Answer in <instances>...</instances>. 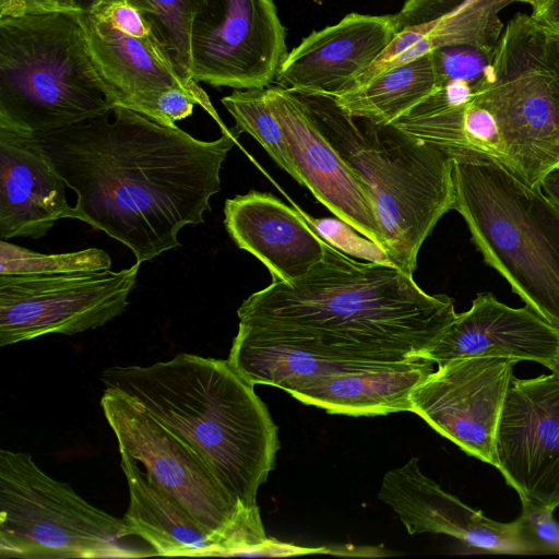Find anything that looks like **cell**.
Returning a JSON list of instances; mask_svg holds the SVG:
<instances>
[{"instance_id": "obj_3", "label": "cell", "mask_w": 559, "mask_h": 559, "mask_svg": "<svg viewBox=\"0 0 559 559\" xmlns=\"http://www.w3.org/2000/svg\"><path fill=\"white\" fill-rule=\"evenodd\" d=\"M102 380L186 440L246 509H259L278 429L254 385L228 360L179 354L145 367H110Z\"/></svg>"}, {"instance_id": "obj_5", "label": "cell", "mask_w": 559, "mask_h": 559, "mask_svg": "<svg viewBox=\"0 0 559 559\" xmlns=\"http://www.w3.org/2000/svg\"><path fill=\"white\" fill-rule=\"evenodd\" d=\"M454 210L487 265L532 310L559 329V210L500 163L454 159Z\"/></svg>"}, {"instance_id": "obj_6", "label": "cell", "mask_w": 559, "mask_h": 559, "mask_svg": "<svg viewBox=\"0 0 559 559\" xmlns=\"http://www.w3.org/2000/svg\"><path fill=\"white\" fill-rule=\"evenodd\" d=\"M116 106L78 12L0 17V121L41 133Z\"/></svg>"}, {"instance_id": "obj_30", "label": "cell", "mask_w": 559, "mask_h": 559, "mask_svg": "<svg viewBox=\"0 0 559 559\" xmlns=\"http://www.w3.org/2000/svg\"><path fill=\"white\" fill-rule=\"evenodd\" d=\"M301 214L318 235L344 253L366 261L391 263L377 243L359 236L357 230L340 218H313L304 212Z\"/></svg>"}, {"instance_id": "obj_21", "label": "cell", "mask_w": 559, "mask_h": 559, "mask_svg": "<svg viewBox=\"0 0 559 559\" xmlns=\"http://www.w3.org/2000/svg\"><path fill=\"white\" fill-rule=\"evenodd\" d=\"M514 0H406L395 14L399 32L355 87L379 73L411 62L440 47L496 46L503 24L499 13Z\"/></svg>"}, {"instance_id": "obj_29", "label": "cell", "mask_w": 559, "mask_h": 559, "mask_svg": "<svg viewBox=\"0 0 559 559\" xmlns=\"http://www.w3.org/2000/svg\"><path fill=\"white\" fill-rule=\"evenodd\" d=\"M514 521L522 555H559V523L554 510L528 502Z\"/></svg>"}, {"instance_id": "obj_22", "label": "cell", "mask_w": 559, "mask_h": 559, "mask_svg": "<svg viewBox=\"0 0 559 559\" xmlns=\"http://www.w3.org/2000/svg\"><path fill=\"white\" fill-rule=\"evenodd\" d=\"M429 359L322 376L290 393L307 405L331 414L377 416L412 412L414 389L435 371Z\"/></svg>"}, {"instance_id": "obj_37", "label": "cell", "mask_w": 559, "mask_h": 559, "mask_svg": "<svg viewBox=\"0 0 559 559\" xmlns=\"http://www.w3.org/2000/svg\"><path fill=\"white\" fill-rule=\"evenodd\" d=\"M515 2L516 1H520V2H525V3H528L532 8L535 7L536 4H538L539 2H542L543 0H514Z\"/></svg>"}, {"instance_id": "obj_9", "label": "cell", "mask_w": 559, "mask_h": 559, "mask_svg": "<svg viewBox=\"0 0 559 559\" xmlns=\"http://www.w3.org/2000/svg\"><path fill=\"white\" fill-rule=\"evenodd\" d=\"M475 97L498 119L508 169L539 188L559 165V104L545 62V31L532 15L518 13L509 21Z\"/></svg>"}, {"instance_id": "obj_1", "label": "cell", "mask_w": 559, "mask_h": 559, "mask_svg": "<svg viewBox=\"0 0 559 559\" xmlns=\"http://www.w3.org/2000/svg\"><path fill=\"white\" fill-rule=\"evenodd\" d=\"M36 133L68 188L74 218L105 231L142 263L180 246L179 231L204 222L237 134L201 141L123 106Z\"/></svg>"}, {"instance_id": "obj_2", "label": "cell", "mask_w": 559, "mask_h": 559, "mask_svg": "<svg viewBox=\"0 0 559 559\" xmlns=\"http://www.w3.org/2000/svg\"><path fill=\"white\" fill-rule=\"evenodd\" d=\"M237 314L324 360L365 368L425 358L456 317L449 296L427 294L413 274L358 261L329 242L306 276L272 280Z\"/></svg>"}, {"instance_id": "obj_27", "label": "cell", "mask_w": 559, "mask_h": 559, "mask_svg": "<svg viewBox=\"0 0 559 559\" xmlns=\"http://www.w3.org/2000/svg\"><path fill=\"white\" fill-rule=\"evenodd\" d=\"M111 259L107 252L88 248L69 253L43 254L0 241V274H55L107 270Z\"/></svg>"}, {"instance_id": "obj_24", "label": "cell", "mask_w": 559, "mask_h": 559, "mask_svg": "<svg viewBox=\"0 0 559 559\" xmlns=\"http://www.w3.org/2000/svg\"><path fill=\"white\" fill-rule=\"evenodd\" d=\"M431 52L385 70L355 90L333 97L347 114L388 124L437 90Z\"/></svg>"}, {"instance_id": "obj_13", "label": "cell", "mask_w": 559, "mask_h": 559, "mask_svg": "<svg viewBox=\"0 0 559 559\" xmlns=\"http://www.w3.org/2000/svg\"><path fill=\"white\" fill-rule=\"evenodd\" d=\"M495 467L521 502L559 507V377H513L495 438Z\"/></svg>"}, {"instance_id": "obj_35", "label": "cell", "mask_w": 559, "mask_h": 559, "mask_svg": "<svg viewBox=\"0 0 559 559\" xmlns=\"http://www.w3.org/2000/svg\"><path fill=\"white\" fill-rule=\"evenodd\" d=\"M122 0H72L79 12L92 11L103 4Z\"/></svg>"}, {"instance_id": "obj_17", "label": "cell", "mask_w": 559, "mask_h": 559, "mask_svg": "<svg viewBox=\"0 0 559 559\" xmlns=\"http://www.w3.org/2000/svg\"><path fill=\"white\" fill-rule=\"evenodd\" d=\"M63 179L33 131L0 121V237L39 239L74 218Z\"/></svg>"}, {"instance_id": "obj_32", "label": "cell", "mask_w": 559, "mask_h": 559, "mask_svg": "<svg viewBox=\"0 0 559 559\" xmlns=\"http://www.w3.org/2000/svg\"><path fill=\"white\" fill-rule=\"evenodd\" d=\"M545 31V62L550 73L551 86L559 104V32Z\"/></svg>"}, {"instance_id": "obj_34", "label": "cell", "mask_w": 559, "mask_h": 559, "mask_svg": "<svg viewBox=\"0 0 559 559\" xmlns=\"http://www.w3.org/2000/svg\"><path fill=\"white\" fill-rule=\"evenodd\" d=\"M539 188L549 201L559 210V165L554 167L544 176Z\"/></svg>"}, {"instance_id": "obj_11", "label": "cell", "mask_w": 559, "mask_h": 559, "mask_svg": "<svg viewBox=\"0 0 559 559\" xmlns=\"http://www.w3.org/2000/svg\"><path fill=\"white\" fill-rule=\"evenodd\" d=\"M273 0H206L190 32L191 78L214 87H269L288 55Z\"/></svg>"}, {"instance_id": "obj_8", "label": "cell", "mask_w": 559, "mask_h": 559, "mask_svg": "<svg viewBox=\"0 0 559 559\" xmlns=\"http://www.w3.org/2000/svg\"><path fill=\"white\" fill-rule=\"evenodd\" d=\"M119 452L126 453L199 524L227 547L228 556H254L270 540L260 509H246L203 456L133 399L106 388L100 399Z\"/></svg>"}, {"instance_id": "obj_33", "label": "cell", "mask_w": 559, "mask_h": 559, "mask_svg": "<svg viewBox=\"0 0 559 559\" xmlns=\"http://www.w3.org/2000/svg\"><path fill=\"white\" fill-rule=\"evenodd\" d=\"M531 15L545 27L559 32V0H543L533 7Z\"/></svg>"}, {"instance_id": "obj_16", "label": "cell", "mask_w": 559, "mask_h": 559, "mask_svg": "<svg viewBox=\"0 0 559 559\" xmlns=\"http://www.w3.org/2000/svg\"><path fill=\"white\" fill-rule=\"evenodd\" d=\"M378 496L411 535L445 534L481 552L522 555L514 521L497 522L466 506L424 475L416 457L388 471Z\"/></svg>"}, {"instance_id": "obj_23", "label": "cell", "mask_w": 559, "mask_h": 559, "mask_svg": "<svg viewBox=\"0 0 559 559\" xmlns=\"http://www.w3.org/2000/svg\"><path fill=\"white\" fill-rule=\"evenodd\" d=\"M129 504L124 523L158 556H228L226 545L206 531L164 491L151 484L144 471L119 452Z\"/></svg>"}, {"instance_id": "obj_10", "label": "cell", "mask_w": 559, "mask_h": 559, "mask_svg": "<svg viewBox=\"0 0 559 559\" xmlns=\"http://www.w3.org/2000/svg\"><path fill=\"white\" fill-rule=\"evenodd\" d=\"M139 269L0 274V345L105 325L127 309Z\"/></svg>"}, {"instance_id": "obj_26", "label": "cell", "mask_w": 559, "mask_h": 559, "mask_svg": "<svg viewBox=\"0 0 559 559\" xmlns=\"http://www.w3.org/2000/svg\"><path fill=\"white\" fill-rule=\"evenodd\" d=\"M140 10L167 50L177 73L191 78L190 32L194 15L206 0H123Z\"/></svg>"}, {"instance_id": "obj_36", "label": "cell", "mask_w": 559, "mask_h": 559, "mask_svg": "<svg viewBox=\"0 0 559 559\" xmlns=\"http://www.w3.org/2000/svg\"><path fill=\"white\" fill-rule=\"evenodd\" d=\"M547 368L559 377V352Z\"/></svg>"}, {"instance_id": "obj_4", "label": "cell", "mask_w": 559, "mask_h": 559, "mask_svg": "<svg viewBox=\"0 0 559 559\" xmlns=\"http://www.w3.org/2000/svg\"><path fill=\"white\" fill-rule=\"evenodd\" d=\"M298 95L370 197L390 262L413 274L421 245L454 210V157L392 123L352 117L333 97Z\"/></svg>"}, {"instance_id": "obj_19", "label": "cell", "mask_w": 559, "mask_h": 559, "mask_svg": "<svg viewBox=\"0 0 559 559\" xmlns=\"http://www.w3.org/2000/svg\"><path fill=\"white\" fill-rule=\"evenodd\" d=\"M78 16L93 63L118 106L159 122V105L167 91L198 85L181 79L155 33L127 34L92 11Z\"/></svg>"}, {"instance_id": "obj_18", "label": "cell", "mask_w": 559, "mask_h": 559, "mask_svg": "<svg viewBox=\"0 0 559 559\" xmlns=\"http://www.w3.org/2000/svg\"><path fill=\"white\" fill-rule=\"evenodd\" d=\"M559 352V329L527 306L513 308L481 293L468 310L456 313L425 358L437 366L464 357H500L545 367Z\"/></svg>"}, {"instance_id": "obj_15", "label": "cell", "mask_w": 559, "mask_h": 559, "mask_svg": "<svg viewBox=\"0 0 559 559\" xmlns=\"http://www.w3.org/2000/svg\"><path fill=\"white\" fill-rule=\"evenodd\" d=\"M397 32L395 14L349 13L338 23L304 38L288 52L274 82L296 94H346Z\"/></svg>"}, {"instance_id": "obj_28", "label": "cell", "mask_w": 559, "mask_h": 559, "mask_svg": "<svg viewBox=\"0 0 559 559\" xmlns=\"http://www.w3.org/2000/svg\"><path fill=\"white\" fill-rule=\"evenodd\" d=\"M495 49L496 46L460 44L431 51L438 86L457 80L468 83L476 93L491 73Z\"/></svg>"}, {"instance_id": "obj_12", "label": "cell", "mask_w": 559, "mask_h": 559, "mask_svg": "<svg viewBox=\"0 0 559 559\" xmlns=\"http://www.w3.org/2000/svg\"><path fill=\"white\" fill-rule=\"evenodd\" d=\"M516 362L464 357L438 365L412 392V412L467 455L495 466L497 427Z\"/></svg>"}, {"instance_id": "obj_7", "label": "cell", "mask_w": 559, "mask_h": 559, "mask_svg": "<svg viewBox=\"0 0 559 559\" xmlns=\"http://www.w3.org/2000/svg\"><path fill=\"white\" fill-rule=\"evenodd\" d=\"M123 519L88 503L40 469L29 453L0 450V558H135Z\"/></svg>"}, {"instance_id": "obj_20", "label": "cell", "mask_w": 559, "mask_h": 559, "mask_svg": "<svg viewBox=\"0 0 559 559\" xmlns=\"http://www.w3.org/2000/svg\"><path fill=\"white\" fill-rule=\"evenodd\" d=\"M224 224L235 243L260 260L272 280L293 283L325 255L328 242L299 209L271 193L250 191L227 199Z\"/></svg>"}, {"instance_id": "obj_31", "label": "cell", "mask_w": 559, "mask_h": 559, "mask_svg": "<svg viewBox=\"0 0 559 559\" xmlns=\"http://www.w3.org/2000/svg\"><path fill=\"white\" fill-rule=\"evenodd\" d=\"M79 12L72 0H0V17Z\"/></svg>"}, {"instance_id": "obj_25", "label": "cell", "mask_w": 559, "mask_h": 559, "mask_svg": "<svg viewBox=\"0 0 559 559\" xmlns=\"http://www.w3.org/2000/svg\"><path fill=\"white\" fill-rule=\"evenodd\" d=\"M221 102L235 119L236 124L231 130L237 135L242 132L250 134L272 159L298 182V174L281 124L267 102L266 87L235 90Z\"/></svg>"}, {"instance_id": "obj_14", "label": "cell", "mask_w": 559, "mask_h": 559, "mask_svg": "<svg viewBox=\"0 0 559 559\" xmlns=\"http://www.w3.org/2000/svg\"><path fill=\"white\" fill-rule=\"evenodd\" d=\"M266 96L281 124L298 182L337 218L382 249L383 236L370 197L320 130L307 104L298 94L277 85L266 87Z\"/></svg>"}]
</instances>
